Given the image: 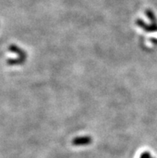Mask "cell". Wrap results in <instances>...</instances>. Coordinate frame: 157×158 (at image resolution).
Returning <instances> with one entry per match:
<instances>
[{
    "instance_id": "cell-1",
    "label": "cell",
    "mask_w": 157,
    "mask_h": 158,
    "mask_svg": "<svg viewBox=\"0 0 157 158\" xmlns=\"http://www.w3.org/2000/svg\"><path fill=\"white\" fill-rule=\"evenodd\" d=\"M92 138L91 136H78L74 138L72 141V144L75 146H81V145H88L92 144Z\"/></svg>"
},
{
    "instance_id": "cell-2",
    "label": "cell",
    "mask_w": 157,
    "mask_h": 158,
    "mask_svg": "<svg viewBox=\"0 0 157 158\" xmlns=\"http://www.w3.org/2000/svg\"><path fill=\"white\" fill-rule=\"evenodd\" d=\"M9 50H10V52H14V53H17V54L19 55L22 58L25 59V57H24V56H25V53H24L20 48H19L18 47L14 45V44H12V45H10V46L9 47Z\"/></svg>"
},
{
    "instance_id": "cell-3",
    "label": "cell",
    "mask_w": 157,
    "mask_h": 158,
    "mask_svg": "<svg viewBox=\"0 0 157 158\" xmlns=\"http://www.w3.org/2000/svg\"><path fill=\"white\" fill-rule=\"evenodd\" d=\"M146 15L152 21V22L156 23V19H155V16L154 15V13L151 11V10H146Z\"/></svg>"
},
{
    "instance_id": "cell-4",
    "label": "cell",
    "mask_w": 157,
    "mask_h": 158,
    "mask_svg": "<svg viewBox=\"0 0 157 158\" xmlns=\"http://www.w3.org/2000/svg\"><path fill=\"white\" fill-rule=\"evenodd\" d=\"M146 31H149V32H155L157 31V24L156 23H152L151 25H147V27L146 28Z\"/></svg>"
},
{
    "instance_id": "cell-5",
    "label": "cell",
    "mask_w": 157,
    "mask_h": 158,
    "mask_svg": "<svg viewBox=\"0 0 157 158\" xmlns=\"http://www.w3.org/2000/svg\"><path fill=\"white\" fill-rule=\"evenodd\" d=\"M136 24H137V26L140 27L141 28H143V30L145 31L146 28L147 27V25L145 23L143 22V20L141 19H137L136 20Z\"/></svg>"
},
{
    "instance_id": "cell-6",
    "label": "cell",
    "mask_w": 157,
    "mask_h": 158,
    "mask_svg": "<svg viewBox=\"0 0 157 158\" xmlns=\"http://www.w3.org/2000/svg\"><path fill=\"white\" fill-rule=\"evenodd\" d=\"M139 158H151V153L148 151H144V152H142Z\"/></svg>"
}]
</instances>
